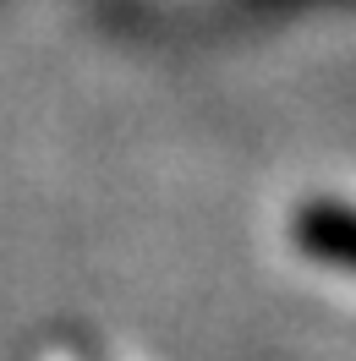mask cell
Returning a JSON list of instances; mask_svg holds the SVG:
<instances>
[{
    "label": "cell",
    "instance_id": "cell-1",
    "mask_svg": "<svg viewBox=\"0 0 356 361\" xmlns=\"http://www.w3.org/2000/svg\"><path fill=\"white\" fill-rule=\"evenodd\" d=\"M296 247L318 257V263H334L345 269L351 263V208L340 197H324V203H302L296 214Z\"/></svg>",
    "mask_w": 356,
    "mask_h": 361
}]
</instances>
